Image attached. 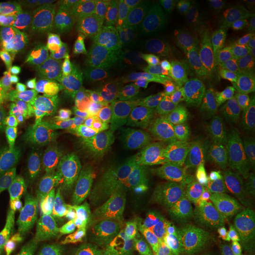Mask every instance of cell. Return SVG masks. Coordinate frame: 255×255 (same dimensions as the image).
Segmentation results:
<instances>
[{"label":"cell","instance_id":"6da1fadb","mask_svg":"<svg viewBox=\"0 0 255 255\" xmlns=\"http://www.w3.org/2000/svg\"><path fill=\"white\" fill-rule=\"evenodd\" d=\"M242 100L222 101L187 86L174 108L169 122L173 133L217 137L236 125Z\"/></svg>","mask_w":255,"mask_h":255},{"label":"cell","instance_id":"7a4b0ae2","mask_svg":"<svg viewBox=\"0 0 255 255\" xmlns=\"http://www.w3.org/2000/svg\"><path fill=\"white\" fill-rule=\"evenodd\" d=\"M112 14V8L87 9L64 24L62 53L64 65L87 66L106 60Z\"/></svg>","mask_w":255,"mask_h":255},{"label":"cell","instance_id":"3957f363","mask_svg":"<svg viewBox=\"0 0 255 255\" xmlns=\"http://www.w3.org/2000/svg\"><path fill=\"white\" fill-rule=\"evenodd\" d=\"M183 78L189 87L219 101H240L245 94L234 57L226 51L206 52L197 67Z\"/></svg>","mask_w":255,"mask_h":255},{"label":"cell","instance_id":"277c9868","mask_svg":"<svg viewBox=\"0 0 255 255\" xmlns=\"http://www.w3.org/2000/svg\"><path fill=\"white\" fill-rule=\"evenodd\" d=\"M166 155L164 141L155 130L146 127L143 146L133 152L124 151L118 164L126 174L131 189L148 198L155 183L164 174Z\"/></svg>","mask_w":255,"mask_h":255},{"label":"cell","instance_id":"5b68a950","mask_svg":"<svg viewBox=\"0 0 255 255\" xmlns=\"http://www.w3.org/2000/svg\"><path fill=\"white\" fill-rule=\"evenodd\" d=\"M208 43L189 27L155 37L152 58L158 69L185 76L201 63Z\"/></svg>","mask_w":255,"mask_h":255},{"label":"cell","instance_id":"8992f818","mask_svg":"<svg viewBox=\"0 0 255 255\" xmlns=\"http://www.w3.org/2000/svg\"><path fill=\"white\" fill-rule=\"evenodd\" d=\"M123 120H114L98 116L86 127L72 133L76 149L84 158L119 164L124 153Z\"/></svg>","mask_w":255,"mask_h":255},{"label":"cell","instance_id":"52a82bcc","mask_svg":"<svg viewBox=\"0 0 255 255\" xmlns=\"http://www.w3.org/2000/svg\"><path fill=\"white\" fill-rule=\"evenodd\" d=\"M224 233L219 255H241L255 238V201H233L222 206Z\"/></svg>","mask_w":255,"mask_h":255},{"label":"cell","instance_id":"ba28073f","mask_svg":"<svg viewBox=\"0 0 255 255\" xmlns=\"http://www.w3.org/2000/svg\"><path fill=\"white\" fill-rule=\"evenodd\" d=\"M152 42L138 21L119 18L110 31L106 60L119 67L133 65L145 57Z\"/></svg>","mask_w":255,"mask_h":255},{"label":"cell","instance_id":"9c48e42d","mask_svg":"<svg viewBox=\"0 0 255 255\" xmlns=\"http://www.w3.org/2000/svg\"><path fill=\"white\" fill-rule=\"evenodd\" d=\"M119 204L116 190L107 193L78 191L74 193L64 212L90 226L93 232L105 231L112 225Z\"/></svg>","mask_w":255,"mask_h":255},{"label":"cell","instance_id":"30bf717a","mask_svg":"<svg viewBox=\"0 0 255 255\" xmlns=\"http://www.w3.org/2000/svg\"><path fill=\"white\" fill-rule=\"evenodd\" d=\"M244 164L240 157L214 164L201 172L194 182L207 201L217 206H223L236 197L238 182L244 175Z\"/></svg>","mask_w":255,"mask_h":255},{"label":"cell","instance_id":"8fae6325","mask_svg":"<svg viewBox=\"0 0 255 255\" xmlns=\"http://www.w3.org/2000/svg\"><path fill=\"white\" fill-rule=\"evenodd\" d=\"M191 1L161 0L138 19V23L153 38L189 27Z\"/></svg>","mask_w":255,"mask_h":255},{"label":"cell","instance_id":"7c38bea8","mask_svg":"<svg viewBox=\"0 0 255 255\" xmlns=\"http://www.w3.org/2000/svg\"><path fill=\"white\" fill-rule=\"evenodd\" d=\"M98 116V101L88 89H77L68 95L55 110L50 127L76 132Z\"/></svg>","mask_w":255,"mask_h":255},{"label":"cell","instance_id":"4fadbf2b","mask_svg":"<svg viewBox=\"0 0 255 255\" xmlns=\"http://www.w3.org/2000/svg\"><path fill=\"white\" fill-rule=\"evenodd\" d=\"M76 186L69 179L55 180L45 184H38L32 180H23L11 189L10 200L24 202L27 199H37L65 210Z\"/></svg>","mask_w":255,"mask_h":255},{"label":"cell","instance_id":"5bb4252c","mask_svg":"<svg viewBox=\"0 0 255 255\" xmlns=\"http://www.w3.org/2000/svg\"><path fill=\"white\" fill-rule=\"evenodd\" d=\"M166 150L171 158L181 164H196L210 160L220 150L219 142L213 137L178 134L168 137Z\"/></svg>","mask_w":255,"mask_h":255},{"label":"cell","instance_id":"9a60e30c","mask_svg":"<svg viewBox=\"0 0 255 255\" xmlns=\"http://www.w3.org/2000/svg\"><path fill=\"white\" fill-rule=\"evenodd\" d=\"M56 83L57 75L54 68L37 60L24 81L26 101L20 109L26 120L31 109L52 93Z\"/></svg>","mask_w":255,"mask_h":255},{"label":"cell","instance_id":"2e32d148","mask_svg":"<svg viewBox=\"0 0 255 255\" xmlns=\"http://www.w3.org/2000/svg\"><path fill=\"white\" fill-rule=\"evenodd\" d=\"M64 36V25L45 22L33 30L26 53L38 61H55L62 57Z\"/></svg>","mask_w":255,"mask_h":255},{"label":"cell","instance_id":"e0dca14e","mask_svg":"<svg viewBox=\"0 0 255 255\" xmlns=\"http://www.w3.org/2000/svg\"><path fill=\"white\" fill-rule=\"evenodd\" d=\"M237 1H221L210 32L211 51H226L234 47L237 36Z\"/></svg>","mask_w":255,"mask_h":255},{"label":"cell","instance_id":"ac0fdd59","mask_svg":"<svg viewBox=\"0 0 255 255\" xmlns=\"http://www.w3.org/2000/svg\"><path fill=\"white\" fill-rule=\"evenodd\" d=\"M46 21L43 11L33 4L0 5V28L11 31L35 30Z\"/></svg>","mask_w":255,"mask_h":255},{"label":"cell","instance_id":"d6986e66","mask_svg":"<svg viewBox=\"0 0 255 255\" xmlns=\"http://www.w3.org/2000/svg\"><path fill=\"white\" fill-rule=\"evenodd\" d=\"M36 59L25 52L3 53L0 57V94L23 83Z\"/></svg>","mask_w":255,"mask_h":255},{"label":"cell","instance_id":"ffe728a7","mask_svg":"<svg viewBox=\"0 0 255 255\" xmlns=\"http://www.w3.org/2000/svg\"><path fill=\"white\" fill-rule=\"evenodd\" d=\"M123 180H127V177L121 167H118L112 162L95 159L87 174V191H113L116 190L117 185Z\"/></svg>","mask_w":255,"mask_h":255},{"label":"cell","instance_id":"44dd1931","mask_svg":"<svg viewBox=\"0 0 255 255\" xmlns=\"http://www.w3.org/2000/svg\"><path fill=\"white\" fill-rule=\"evenodd\" d=\"M221 1L193 0L191 1L189 28L205 42L209 41L210 32L217 17Z\"/></svg>","mask_w":255,"mask_h":255},{"label":"cell","instance_id":"7402d4cb","mask_svg":"<svg viewBox=\"0 0 255 255\" xmlns=\"http://www.w3.org/2000/svg\"><path fill=\"white\" fill-rule=\"evenodd\" d=\"M23 203L28 205L40 219L46 222L50 230V235L53 238L68 231L67 215L60 207L37 199H27Z\"/></svg>","mask_w":255,"mask_h":255},{"label":"cell","instance_id":"603a6c76","mask_svg":"<svg viewBox=\"0 0 255 255\" xmlns=\"http://www.w3.org/2000/svg\"><path fill=\"white\" fill-rule=\"evenodd\" d=\"M255 32V12L248 0L237 1V36L233 54L246 52Z\"/></svg>","mask_w":255,"mask_h":255},{"label":"cell","instance_id":"cb8c5ba5","mask_svg":"<svg viewBox=\"0 0 255 255\" xmlns=\"http://www.w3.org/2000/svg\"><path fill=\"white\" fill-rule=\"evenodd\" d=\"M110 3L108 0H47L39 1L38 7L51 15L67 16L87 9L105 8Z\"/></svg>","mask_w":255,"mask_h":255},{"label":"cell","instance_id":"d4e9b609","mask_svg":"<svg viewBox=\"0 0 255 255\" xmlns=\"http://www.w3.org/2000/svg\"><path fill=\"white\" fill-rule=\"evenodd\" d=\"M208 246L218 249L224 233V218L221 210H215L205 215L192 232Z\"/></svg>","mask_w":255,"mask_h":255},{"label":"cell","instance_id":"484cf974","mask_svg":"<svg viewBox=\"0 0 255 255\" xmlns=\"http://www.w3.org/2000/svg\"><path fill=\"white\" fill-rule=\"evenodd\" d=\"M169 77L170 75L162 69H158L157 73L155 74L154 78L149 84L146 97V106L149 109L175 108L168 87Z\"/></svg>","mask_w":255,"mask_h":255},{"label":"cell","instance_id":"4316f807","mask_svg":"<svg viewBox=\"0 0 255 255\" xmlns=\"http://www.w3.org/2000/svg\"><path fill=\"white\" fill-rule=\"evenodd\" d=\"M218 207L219 206L210 202L197 206L182 203L174 223L177 225L181 233H192L205 215L218 209Z\"/></svg>","mask_w":255,"mask_h":255},{"label":"cell","instance_id":"83f0119b","mask_svg":"<svg viewBox=\"0 0 255 255\" xmlns=\"http://www.w3.org/2000/svg\"><path fill=\"white\" fill-rule=\"evenodd\" d=\"M7 149L8 150L6 154L0 160V164L2 166L6 179L13 187L21 182L23 177L24 166L20 159L22 153V146H20L18 141L16 140L9 143L7 146Z\"/></svg>","mask_w":255,"mask_h":255},{"label":"cell","instance_id":"f1b7e54d","mask_svg":"<svg viewBox=\"0 0 255 255\" xmlns=\"http://www.w3.org/2000/svg\"><path fill=\"white\" fill-rule=\"evenodd\" d=\"M128 118V120L123 131L124 151L133 152L143 146L146 138V128L141 124L140 113L137 106L133 108Z\"/></svg>","mask_w":255,"mask_h":255},{"label":"cell","instance_id":"f546056e","mask_svg":"<svg viewBox=\"0 0 255 255\" xmlns=\"http://www.w3.org/2000/svg\"><path fill=\"white\" fill-rule=\"evenodd\" d=\"M134 107H136L135 92L132 87L126 85L119 101L109 105H101L99 114L110 119L122 120L129 116Z\"/></svg>","mask_w":255,"mask_h":255},{"label":"cell","instance_id":"4dcf8cb0","mask_svg":"<svg viewBox=\"0 0 255 255\" xmlns=\"http://www.w3.org/2000/svg\"><path fill=\"white\" fill-rule=\"evenodd\" d=\"M146 242V237H138L130 241L109 238L96 244V246L102 255H139L144 251Z\"/></svg>","mask_w":255,"mask_h":255},{"label":"cell","instance_id":"1f68e13d","mask_svg":"<svg viewBox=\"0 0 255 255\" xmlns=\"http://www.w3.org/2000/svg\"><path fill=\"white\" fill-rule=\"evenodd\" d=\"M31 30L11 31L0 28V51L4 53L10 52H25L29 46Z\"/></svg>","mask_w":255,"mask_h":255},{"label":"cell","instance_id":"d6a6232c","mask_svg":"<svg viewBox=\"0 0 255 255\" xmlns=\"http://www.w3.org/2000/svg\"><path fill=\"white\" fill-rule=\"evenodd\" d=\"M244 92L255 91V53L232 54Z\"/></svg>","mask_w":255,"mask_h":255},{"label":"cell","instance_id":"836d02e7","mask_svg":"<svg viewBox=\"0 0 255 255\" xmlns=\"http://www.w3.org/2000/svg\"><path fill=\"white\" fill-rule=\"evenodd\" d=\"M235 127L240 136L255 137V100L241 101Z\"/></svg>","mask_w":255,"mask_h":255},{"label":"cell","instance_id":"e575fe53","mask_svg":"<svg viewBox=\"0 0 255 255\" xmlns=\"http://www.w3.org/2000/svg\"><path fill=\"white\" fill-rule=\"evenodd\" d=\"M0 116L9 125L14 138L18 140L23 133L26 119L17 105L8 101H0Z\"/></svg>","mask_w":255,"mask_h":255},{"label":"cell","instance_id":"d590c367","mask_svg":"<svg viewBox=\"0 0 255 255\" xmlns=\"http://www.w3.org/2000/svg\"><path fill=\"white\" fill-rule=\"evenodd\" d=\"M144 222L141 219L132 217H126L119 219L117 224V231L108 234L107 237L123 241L134 240L144 230Z\"/></svg>","mask_w":255,"mask_h":255},{"label":"cell","instance_id":"8d00e7d4","mask_svg":"<svg viewBox=\"0 0 255 255\" xmlns=\"http://www.w3.org/2000/svg\"><path fill=\"white\" fill-rule=\"evenodd\" d=\"M172 182L182 203L191 206H197L208 202L206 197L201 193L194 182L173 179Z\"/></svg>","mask_w":255,"mask_h":255},{"label":"cell","instance_id":"74e56055","mask_svg":"<svg viewBox=\"0 0 255 255\" xmlns=\"http://www.w3.org/2000/svg\"><path fill=\"white\" fill-rule=\"evenodd\" d=\"M182 202L177 192L171 193L164 201L160 202L150 214L164 222H175L177 215L182 207Z\"/></svg>","mask_w":255,"mask_h":255},{"label":"cell","instance_id":"f35d334b","mask_svg":"<svg viewBox=\"0 0 255 255\" xmlns=\"http://www.w3.org/2000/svg\"><path fill=\"white\" fill-rule=\"evenodd\" d=\"M126 84L122 82L119 70L113 67L98 65L94 88H114L119 91L125 89Z\"/></svg>","mask_w":255,"mask_h":255},{"label":"cell","instance_id":"ab89813d","mask_svg":"<svg viewBox=\"0 0 255 255\" xmlns=\"http://www.w3.org/2000/svg\"><path fill=\"white\" fill-rule=\"evenodd\" d=\"M156 0H129L119 2V18L137 21L155 4Z\"/></svg>","mask_w":255,"mask_h":255},{"label":"cell","instance_id":"60d3db41","mask_svg":"<svg viewBox=\"0 0 255 255\" xmlns=\"http://www.w3.org/2000/svg\"><path fill=\"white\" fill-rule=\"evenodd\" d=\"M18 226L19 230L27 231L31 235L35 234L39 231H42V230H45L50 235V230L46 225V222L40 219L34 213V211L31 209L28 205L22 206V208L20 210Z\"/></svg>","mask_w":255,"mask_h":255},{"label":"cell","instance_id":"b9f144b4","mask_svg":"<svg viewBox=\"0 0 255 255\" xmlns=\"http://www.w3.org/2000/svg\"><path fill=\"white\" fill-rule=\"evenodd\" d=\"M176 191L172 179L164 173L158 182H156L149 193V210L151 213L157 207V205L164 201L166 197H168L171 193Z\"/></svg>","mask_w":255,"mask_h":255},{"label":"cell","instance_id":"7bdbcfd3","mask_svg":"<svg viewBox=\"0 0 255 255\" xmlns=\"http://www.w3.org/2000/svg\"><path fill=\"white\" fill-rule=\"evenodd\" d=\"M9 248V251L12 250L19 255H34L37 250L32 235L23 230H19L11 235Z\"/></svg>","mask_w":255,"mask_h":255},{"label":"cell","instance_id":"ee69618b","mask_svg":"<svg viewBox=\"0 0 255 255\" xmlns=\"http://www.w3.org/2000/svg\"><path fill=\"white\" fill-rule=\"evenodd\" d=\"M67 230L71 235L69 248L67 250H74L75 248L82 245L85 236L88 233L93 232V229L90 226L82 223L68 215H67Z\"/></svg>","mask_w":255,"mask_h":255},{"label":"cell","instance_id":"f6af8a7d","mask_svg":"<svg viewBox=\"0 0 255 255\" xmlns=\"http://www.w3.org/2000/svg\"><path fill=\"white\" fill-rule=\"evenodd\" d=\"M235 198L237 201H255V169L241 177L237 184Z\"/></svg>","mask_w":255,"mask_h":255},{"label":"cell","instance_id":"bcb514c9","mask_svg":"<svg viewBox=\"0 0 255 255\" xmlns=\"http://www.w3.org/2000/svg\"><path fill=\"white\" fill-rule=\"evenodd\" d=\"M146 226L152 233L165 237H172L181 233L174 222H164L154 218L150 213L145 215Z\"/></svg>","mask_w":255,"mask_h":255},{"label":"cell","instance_id":"7dc6e473","mask_svg":"<svg viewBox=\"0 0 255 255\" xmlns=\"http://www.w3.org/2000/svg\"><path fill=\"white\" fill-rule=\"evenodd\" d=\"M183 255H219V250L208 246L200 237H197L194 233H190Z\"/></svg>","mask_w":255,"mask_h":255},{"label":"cell","instance_id":"c3c4849f","mask_svg":"<svg viewBox=\"0 0 255 255\" xmlns=\"http://www.w3.org/2000/svg\"><path fill=\"white\" fill-rule=\"evenodd\" d=\"M95 159L83 158L74 164L69 180L75 185L87 186V174Z\"/></svg>","mask_w":255,"mask_h":255},{"label":"cell","instance_id":"681fc988","mask_svg":"<svg viewBox=\"0 0 255 255\" xmlns=\"http://www.w3.org/2000/svg\"><path fill=\"white\" fill-rule=\"evenodd\" d=\"M12 224L8 216L0 211V255H8L9 252V239L12 235Z\"/></svg>","mask_w":255,"mask_h":255},{"label":"cell","instance_id":"f907efd6","mask_svg":"<svg viewBox=\"0 0 255 255\" xmlns=\"http://www.w3.org/2000/svg\"><path fill=\"white\" fill-rule=\"evenodd\" d=\"M171 237L151 233L146 236V247L139 255H154L159 251L166 248Z\"/></svg>","mask_w":255,"mask_h":255},{"label":"cell","instance_id":"816d5d0a","mask_svg":"<svg viewBox=\"0 0 255 255\" xmlns=\"http://www.w3.org/2000/svg\"><path fill=\"white\" fill-rule=\"evenodd\" d=\"M190 233H179L170 238L166 249L178 255H183L185 246L189 240Z\"/></svg>","mask_w":255,"mask_h":255},{"label":"cell","instance_id":"f5cc1de1","mask_svg":"<svg viewBox=\"0 0 255 255\" xmlns=\"http://www.w3.org/2000/svg\"><path fill=\"white\" fill-rule=\"evenodd\" d=\"M72 160H73L72 155H68L67 157L57 160L52 166L55 175L64 179L70 178V174L73 167Z\"/></svg>","mask_w":255,"mask_h":255},{"label":"cell","instance_id":"db71d44e","mask_svg":"<svg viewBox=\"0 0 255 255\" xmlns=\"http://www.w3.org/2000/svg\"><path fill=\"white\" fill-rule=\"evenodd\" d=\"M17 141L20 146L26 149H36L42 144V135L36 131H27L23 132Z\"/></svg>","mask_w":255,"mask_h":255},{"label":"cell","instance_id":"11a10c76","mask_svg":"<svg viewBox=\"0 0 255 255\" xmlns=\"http://www.w3.org/2000/svg\"><path fill=\"white\" fill-rule=\"evenodd\" d=\"M12 186L6 179L0 164V211H3L10 200Z\"/></svg>","mask_w":255,"mask_h":255},{"label":"cell","instance_id":"9f6ffc18","mask_svg":"<svg viewBox=\"0 0 255 255\" xmlns=\"http://www.w3.org/2000/svg\"><path fill=\"white\" fill-rule=\"evenodd\" d=\"M58 255H102V254L96 244L83 242L82 245L75 248L74 250H66Z\"/></svg>","mask_w":255,"mask_h":255},{"label":"cell","instance_id":"6f0895ef","mask_svg":"<svg viewBox=\"0 0 255 255\" xmlns=\"http://www.w3.org/2000/svg\"><path fill=\"white\" fill-rule=\"evenodd\" d=\"M31 176H32V181L38 184L48 183L52 181V178H53V174L50 169L42 165H37V164L35 166H33Z\"/></svg>","mask_w":255,"mask_h":255},{"label":"cell","instance_id":"680465c9","mask_svg":"<svg viewBox=\"0 0 255 255\" xmlns=\"http://www.w3.org/2000/svg\"><path fill=\"white\" fill-rule=\"evenodd\" d=\"M20 159H21V163L24 167L25 166H35L38 163V156L36 153L34 151L28 150V149L22 150Z\"/></svg>","mask_w":255,"mask_h":255},{"label":"cell","instance_id":"91938a15","mask_svg":"<svg viewBox=\"0 0 255 255\" xmlns=\"http://www.w3.org/2000/svg\"><path fill=\"white\" fill-rule=\"evenodd\" d=\"M32 237H33L37 248L46 246L48 244V242L52 239V237L45 230L37 232L32 235Z\"/></svg>","mask_w":255,"mask_h":255},{"label":"cell","instance_id":"94428289","mask_svg":"<svg viewBox=\"0 0 255 255\" xmlns=\"http://www.w3.org/2000/svg\"><path fill=\"white\" fill-rule=\"evenodd\" d=\"M240 159L245 167L255 165V149H253L249 152H246L245 154L242 155Z\"/></svg>","mask_w":255,"mask_h":255},{"label":"cell","instance_id":"6125c7cd","mask_svg":"<svg viewBox=\"0 0 255 255\" xmlns=\"http://www.w3.org/2000/svg\"><path fill=\"white\" fill-rule=\"evenodd\" d=\"M154 255H176V254H174L172 252H170L168 249H166V248H164L163 250H161V251H159L158 253H156Z\"/></svg>","mask_w":255,"mask_h":255},{"label":"cell","instance_id":"be15d7a7","mask_svg":"<svg viewBox=\"0 0 255 255\" xmlns=\"http://www.w3.org/2000/svg\"><path fill=\"white\" fill-rule=\"evenodd\" d=\"M246 51L252 52V53H255V35L253 37V40H252V42H251V44H250V46L248 47Z\"/></svg>","mask_w":255,"mask_h":255},{"label":"cell","instance_id":"e7e4bbea","mask_svg":"<svg viewBox=\"0 0 255 255\" xmlns=\"http://www.w3.org/2000/svg\"><path fill=\"white\" fill-rule=\"evenodd\" d=\"M248 3H249V5H250V7H251L255 12V0H248Z\"/></svg>","mask_w":255,"mask_h":255},{"label":"cell","instance_id":"03108f58","mask_svg":"<svg viewBox=\"0 0 255 255\" xmlns=\"http://www.w3.org/2000/svg\"><path fill=\"white\" fill-rule=\"evenodd\" d=\"M252 249L254 250V251H255V241H254V244H253V247H252Z\"/></svg>","mask_w":255,"mask_h":255},{"label":"cell","instance_id":"003e7915","mask_svg":"<svg viewBox=\"0 0 255 255\" xmlns=\"http://www.w3.org/2000/svg\"><path fill=\"white\" fill-rule=\"evenodd\" d=\"M11 255H19V254H16V253H13V254H11Z\"/></svg>","mask_w":255,"mask_h":255}]
</instances>
